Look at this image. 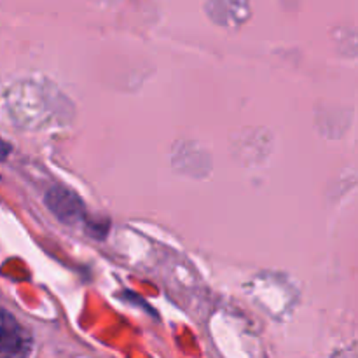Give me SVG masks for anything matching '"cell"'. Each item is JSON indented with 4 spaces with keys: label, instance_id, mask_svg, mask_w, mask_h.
Listing matches in <instances>:
<instances>
[{
    "label": "cell",
    "instance_id": "obj_3",
    "mask_svg": "<svg viewBox=\"0 0 358 358\" xmlns=\"http://www.w3.org/2000/svg\"><path fill=\"white\" fill-rule=\"evenodd\" d=\"M10 150H13V145H10L9 142H6V140L0 136V161L7 159V157H9V154H10Z\"/></svg>",
    "mask_w": 358,
    "mask_h": 358
},
{
    "label": "cell",
    "instance_id": "obj_2",
    "mask_svg": "<svg viewBox=\"0 0 358 358\" xmlns=\"http://www.w3.org/2000/svg\"><path fill=\"white\" fill-rule=\"evenodd\" d=\"M28 336L20 322L0 308V355L20 357L27 352Z\"/></svg>",
    "mask_w": 358,
    "mask_h": 358
},
{
    "label": "cell",
    "instance_id": "obj_1",
    "mask_svg": "<svg viewBox=\"0 0 358 358\" xmlns=\"http://www.w3.org/2000/svg\"><path fill=\"white\" fill-rule=\"evenodd\" d=\"M45 205L65 224L83 222L86 217V206L79 194L63 185H55L52 189H49L45 194Z\"/></svg>",
    "mask_w": 358,
    "mask_h": 358
}]
</instances>
